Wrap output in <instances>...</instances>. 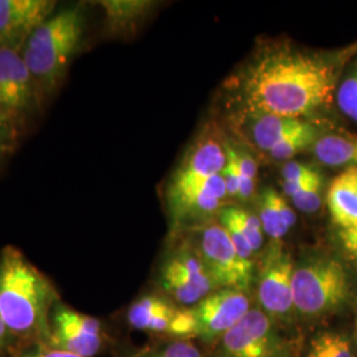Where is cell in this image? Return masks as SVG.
I'll return each instance as SVG.
<instances>
[{
	"label": "cell",
	"mask_w": 357,
	"mask_h": 357,
	"mask_svg": "<svg viewBox=\"0 0 357 357\" xmlns=\"http://www.w3.org/2000/svg\"><path fill=\"white\" fill-rule=\"evenodd\" d=\"M218 289L245 291L253 280V262L243 258L220 224H211L199 236L196 250Z\"/></svg>",
	"instance_id": "8"
},
{
	"label": "cell",
	"mask_w": 357,
	"mask_h": 357,
	"mask_svg": "<svg viewBox=\"0 0 357 357\" xmlns=\"http://www.w3.org/2000/svg\"><path fill=\"white\" fill-rule=\"evenodd\" d=\"M168 202L171 215L176 221L213 213L221 204L220 200L197 190H169Z\"/></svg>",
	"instance_id": "18"
},
{
	"label": "cell",
	"mask_w": 357,
	"mask_h": 357,
	"mask_svg": "<svg viewBox=\"0 0 357 357\" xmlns=\"http://www.w3.org/2000/svg\"><path fill=\"white\" fill-rule=\"evenodd\" d=\"M44 101L22 52L0 48V109L20 134L41 112Z\"/></svg>",
	"instance_id": "5"
},
{
	"label": "cell",
	"mask_w": 357,
	"mask_h": 357,
	"mask_svg": "<svg viewBox=\"0 0 357 357\" xmlns=\"http://www.w3.org/2000/svg\"><path fill=\"white\" fill-rule=\"evenodd\" d=\"M327 206L340 229L357 227V168H348L333 178L327 192Z\"/></svg>",
	"instance_id": "15"
},
{
	"label": "cell",
	"mask_w": 357,
	"mask_h": 357,
	"mask_svg": "<svg viewBox=\"0 0 357 357\" xmlns=\"http://www.w3.org/2000/svg\"><path fill=\"white\" fill-rule=\"evenodd\" d=\"M293 258L275 243L266 255L258 278V302L273 320L287 319L294 311Z\"/></svg>",
	"instance_id": "12"
},
{
	"label": "cell",
	"mask_w": 357,
	"mask_h": 357,
	"mask_svg": "<svg viewBox=\"0 0 357 357\" xmlns=\"http://www.w3.org/2000/svg\"><path fill=\"white\" fill-rule=\"evenodd\" d=\"M336 101L343 114L357 122V68L337 89Z\"/></svg>",
	"instance_id": "26"
},
{
	"label": "cell",
	"mask_w": 357,
	"mask_h": 357,
	"mask_svg": "<svg viewBox=\"0 0 357 357\" xmlns=\"http://www.w3.org/2000/svg\"><path fill=\"white\" fill-rule=\"evenodd\" d=\"M340 240L345 250L357 259V227L340 229Z\"/></svg>",
	"instance_id": "34"
},
{
	"label": "cell",
	"mask_w": 357,
	"mask_h": 357,
	"mask_svg": "<svg viewBox=\"0 0 357 357\" xmlns=\"http://www.w3.org/2000/svg\"><path fill=\"white\" fill-rule=\"evenodd\" d=\"M22 134L0 109V162L13 153L20 142Z\"/></svg>",
	"instance_id": "30"
},
{
	"label": "cell",
	"mask_w": 357,
	"mask_h": 357,
	"mask_svg": "<svg viewBox=\"0 0 357 357\" xmlns=\"http://www.w3.org/2000/svg\"><path fill=\"white\" fill-rule=\"evenodd\" d=\"M236 156H237V163H238L240 174H241V184H240L238 197L243 199V200H246L255 192L257 163L249 153H243V151L236 150Z\"/></svg>",
	"instance_id": "28"
},
{
	"label": "cell",
	"mask_w": 357,
	"mask_h": 357,
	"mask_svg": "<svg viewBox=\"0 0 357 357\" xmlns=\"http://www.w3.org/2000/svg\"><path fill=\"white\" fill-rule=\"evenodd\" d=\"M17 354V344L3 318L0 317V357H13Z\"/></svg>",
	"instance_id": "33"
},
{
	"label": "cell",
	"mask_w": 357,
	"mask_h": 357,
	"mask_svg": "<svg viewBox=\"0 0 357 357\" xmlns=\"http://www.w3.org/2000/svg\"><path fill=\"white\" fill-rule=\"evenodd\" d=\"M312 151L320 163L326 166L357 168V137L327 134L317 139Z\"/></svg>",
	"instance_id": "17"
},
{
	"label": "cell",
	"mask_w": 357,
	"mask_h": 357,
	"mask_svg": "<svg viewBox=\"0 0 357 357\" xmlns=\"http://www.w3.org/2000/svg\"><path fill=\"white\" fill-rule=\"evenodd\" d=\"M306 123L302 118L255 113L250 125V137L259 150L268 153L273 147L299 131Z\"/></svg>",
	"instance_id": "16"
},
{
	"label": "cell",
	"mask_w": 357,
	"mask_h": 357,
	"mask_svg": "<svg viewBox=\"0 0 357 357\" xmlns=\"http://www.w3.org/2000/svg\"><path fill=\"white\" fill-rule=\"evenodd\" d=\"M84 32L85 15L81 7L70 6L53 13L28 38L22 56L45 101L64 82Z\"/></svg>",
	"instance_id": "3"
},
{
	"label": "cell",
	"mask_w": 357,
	"mask_h": 357,
	"mask_svg": "<svg viewBox=\"0 0 357 357\" xmlns=\"http://www.w3.org/2000/svg\"><path fill=\"white\" fill-rule=\"evenodd\" d=\"M227 165V150L215 139L199 143L172 178L174 184L220 175Z\"/></svg>",
	"instance_id": "14"
},
{
	"label": "cell",
	"mask_w": 357,
	"mask_h": 357,
	"mask_svg": "<svg viewBox=\"0 0 357 357\" xmlns=\"http://www.w3.org/2000/svg\"><path fill=\"white\" fill-rule=\"evenodd\" d=\"M13 357H81L68 354L64 351L51 348L47 345H35V347H28L22 351H19Z\"/></svg>",
	"instance_id": "32"
},
{
	"label": "cell",
	"mask_w": 357,
	"mask_h": 357,
	"mask_svg": "<svg viewBox=\"0 0 357 357\" xmlns=\"http://www.w3.org/2000/svg\"><path fill=\"white\" fill-rule=\"evenodd\" d=\"M218 221H220L218 224L228 233L230 241L236 246V249H237L240 255L248 261H252V255H255V252H253L249 241L246 240L238 221L236 220V217L233 215V209L228 208V209L221 211Z\"/></svg>",
	"instance_id": "23"
},
{
	"label": "cell",
	"mask_w": 357,
	"mask_h": 357,
	"mask_svg": "<svg viewBox=\"0 0 357 357\" xmlns=\"http://www.w3.org/2000/svg\"><path fill=\"white\" fill-rule=\"evenodd\" d=\"M231 209L253 252L255 253L259 252L264 243V229H262L259 217L255 216L250 212H246L243 209H237V208H231Z\"/></svg>",
	"instance_id": "25"
},
{
	"label": "cell",
	"mask_w": 357,
	"mask_h": 357,
	"mask_svg": "<svg viewBox=\"0 0 357 357\" xmlns=\"http://www.w3.org/2000/svg\"><path fill=\"white\" fill-rule=\"evenodd\" d=\"M128 321L134 330L168 336L171 340L196 337V321L191 308L178 306L169 298L158 294L143 295L128 307Z\"/></svg>",
	"instance_id": "10"
},
{
	"label": "cell",
	"mask_w": 357,
	"mask_h": 357,
	"mask_svg": "<svg viewBox=\"0 0 357 357\" xmlns=\"http://www.w3.org/2000/svg\"><path fill=\"white\" fill-rule=\"evenodd\" d=\"M102 323L68 306L61 299L51 314V337L47 347L81 357H97L106 348Z\"/></svg>",
	"instance_id": "9"
},
{
	"label": "cell",
	"mask_w": 357,
	"mask_h": 357,
	"mask_svg": "<svg viewBox=\"0 0 357 357\" xmlns=\"http://www.w3.org/2000/svg\"><path fill=\"white\" fill-rule=\"evenodd\" d=\"M51 280L24 253L6 246L0 252V317L17 344V352L48 345L51 314L60 301Z\"/></svg>",
	"instance_id": "2"
},
{
	"label": "cell",
	"mask_w": 357,
	"mask_h": 357,
	"mask_svg": "<svg viewBox=\"0 0 357 357\" xmlns=\"http://www.w3.org/2000/svg\"><path fill=\"white\" fill-rule=\"evenodd\" d=\"M333 88L331 64L302 52L278 51L250 69L245 93L255 113L302 118L328 102Z\"/></svg>",
	"instance_id": "1"
},
{
	"label": "cell",
	"mask_w": 357,
	"mask_h": 357,
	"mask_svg": "<svg viewBox=\"0 0 357 357\" xmlns=\"http://www.w3.org/2000/svg\"><path fill=\"white\" fill-rule=\"evenodd\" d=\"M103 7L106 8L109 26L115 31L126 28L130 23L137 22L143 16L150 3L146 1H105Z\"/></svg>",
	"instance_id": "22"
},
{
	"label": "cell",
	"mask_w": 357,
	"mask_h": 357,
	"mask_svg": "<svg viewBox=\"0 0 357 357\" xmlns=\"http://www.w3.org/2000/svg\"><path fill=\"white\" fill-rule=\"evenodd\" d=\"M320 174L317 171L312 176H310V178H305V180H298V181H283V193L286 195V196H289V197H294L296 193H299V192L302 191V190H305L307 185L312 181V180H315V178L319 176Z\"/></svg>",
	"instance_id": "35"
},
{
	"label": "cell",
	"mask_w": 357,
	"mask_h": 357,
	"mask_svg": "<svg viewBox=\"0 0 357 357\" xmlns=\"http://www.w3.org/2000/svg\"><path fill=\"white\" fill-rule=\"evenodd\" d=\"M216 357H290V349L275 321L261 308H252L218 340Z\"/></svg>",
	"instance_id": "6"
},
{
	"label": "cell",
	"mask_w": 357,
	"mask_h": 357,
	"mask_svg": "<svg viewBox=\"0 0 357 357\" xmlns=\"http://www.w3.org/2000/svg\"><path fill=\"white\" fill-rule=\"evenodd\" d=\"M225 150H227V165L224 167L221 175L225 180L228 196L238 197L240 184H241V174H240V167L237 163L236 150L230 146H227Z\"/></svg>",
	"instance_id": "29"
},
{
	"label": "cell",
	"mask_w": 357,
	"mask_h": 357,
	"mask_svg": "<svg viewBox=\"0 0 357 357\" xmlns=\"http://www.w3.org/2000/svg\"><path fill=\"white\" fill-rule=\"evenodd\" d=\"M131 357H203V354L190 340H169Z\"/></svg>",
	"instance_id": "24"
},
{
	"label": "cell",
	"mask_w": 357,
	"mask_h": 357,
	"mask_svg": "<svg viewBox=\"0 0 357 357\" xmlns=\"http://www.w3.org/2000/svg\"><path fill=\"white\" fill-rule=\"evenodd\" d=\"M280 197L281 195L274 190H265L262 192L258 216L262 224V229L275 243L281 241L290 230L282 216Z\"/></svg>",
	"instance_id": "19"
},
{
	"label": "cell",
	"mask_w": 357,
	"mask_h": 357,
	"mask_svg": "<svg viewBox=\"0 0 357 357\" xmlns=\"http://www.w3.org/2000/svg\"><path fill=\"white\" fill-rule=\"evenodd\" d=\"M351 293L344 266L331 257L310 258L294 268V311L320 318L344 306Z\"/></svg>",
	"instance_id": "4"
},
{
	"label": "cell",
	"mask_w": 357,
	"mask_h": 357,
	"mask_svg": "<svg viewBox=\"0 0 357 357\" xmlns=\"http://www.w3.org/2000/svg\"><path fill=\"white\" fill-rule=\"evenodd\" d=\"M355 54H357V41L355 44L349 45L348 48H345L344 51L339 54L337 60H339L340 63H345V61H348L351 57H354Z\"/></svg>",
	"instance_id": "36"
},
{
	"label": "cell",
	"mask_w": 357,
	"mask_h": 357,
	"mask_svg": "<svg viewBox=\"0 0 357 357\" xmlns=\"http://www.w3.org/2000/svg\"><path fill=\"white\" fill-rule=\"evenodd\" d=\"M318 138H319L318 128H315L312 123L307 122L299 131H296L284 141L278 143L268 153L274 160H289L296 153H302L308 147L314 146V143Z\"/></svg>",
	"instance_id": "21"
},
{
	"label": "cell",
	"mask_w": 357,
	"mask_h": 357,
	"mask_svg": "<svg viewBox=\"0 0 357 357\" xmlns=\"http://www.w3.org/2000/svg\"><path fill=\"white\" fill-rule=\"evenodd\" d=\"M321 188H323V178L318 176L312 180L305 190L296 193L291 197L294 205L305 213H314L317 212L321 205Z\"/></svg>",
	"instance_id": "27"
},
{
	"label": "cell",
	"mask_w": 357,
	"mask_h": 357,
	"mask_svg": "<svg viewBox=\"0 0 357 357\" xmlns=\"http://www.w3.org/2000/svg\"><path fill=\"white\" fill-rule=\"evenodd\" d=\"M307 357H355V354L344 335L326 331L311 340Z\"/></svg>",
	"instance_id": "20"
},
{
	"label": "cell",
	"mask_w": 357,
	"mask_h": 357,
	"mask_svg": "<svg viewBox=\"0 0 357 357\" xmlns=\"http://www.w3.org/2000/svg\"><path fill=\"white\" fill-rule=\"evenodd\" d=\"M159 284L167 298L187 308L218 290L200 255L190 249H180L167 257L159 271Z\"/></svg>",
	"instance_id": "7"
},
{
	"label": "cell",
	"mask_w": 357,
	"mask_h": 357,
	"mask_svg": "<svg viewBox=\"0 0 357 357\" xmlns=\"http://www.w3.org/2000/svg\"><path fill=\"white\" fill-rule=\"evenodd\" d=\"M317 172L312 167L306 166L299 162H289L282 168L283 181H298L312 176Z\"/></svg>",
	"instance_id": "31"
},
{
	"label": "cell",
	"mask_w": 357,
	"mask_h": 357,
	"mask_svg": "<svg viewBox=\"0 0 357 357\" xmlns=\"http://www.w3.org/2000/svg\"><path fill=\"white\" fill-rule=\"evenodd\" d=\"M252 310L245 291L218 289L191 308L196 321V337L205 343L218 342Z\"/></svg>",
	"instance_id": "11"
},
{
	"label": "cell",
	"mask_w": 357,
	"mask_h": 357,
	"mask_svg": "<svg viewBox=\"0 0 357 357\" xmlns=\"http://www.w3.org/2000/svg\"><path fill=\"white\" fill-rule=\"evenodd\" d=\"M56 4L51 0H0V48L23 51L35 29L54 13Z\"/></svg>",
	"instance_id": "13"
}]
</instances>
